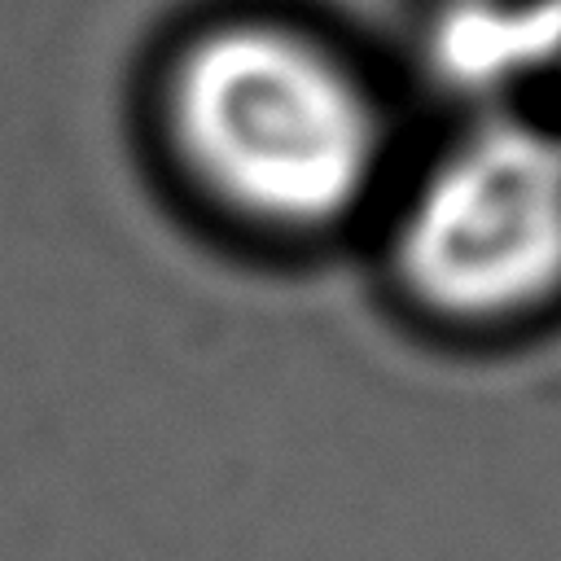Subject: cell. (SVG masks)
Listing matches in <instances>:
<instances>
[{"label": "cell", "instance_id": "277c9868", "mask_svg": "<svg viewBox=\"0 0 561 561\" xmlns=\"http://www.w3.org/2000/svg\"><path fill=\"white\" fill-rule=\"evenodd\" d=\"M557 123H561V114H557Z\"/></svg>", "mask_w": 561, "mask_h": 561}, {"label": "cell", "instance_id": "6da1fadb", "mask_svg": "<svg viewBox=\"0 0 561 561\" xmlns=\"http://www.w3.org/2000/svg\"><path fill=\"white\" fill-rule=\"evenodd\" d=\"M153 123L171 171L228 228L311 245L390 188V114L373 75L280 13H224L167 57Z\"/></svg>", "mask_w": 561, "mask_h": 561}, {"label": "cell", "instance_id": "7a4b0ae2", "mask_svg": "<svg viewBox=\"0 0 561 561\" xmlns=\"http://www.w3.org/2000/svg\"><path fill=\"white\" fill-rule=\"evenodd\" d=\"M386 259L434 329L495 337L561 311V123L478 114L394 184Z\"/></svg>", "mask_w": 561, "mask_h": 561}, {"label": "cell", "instance_id": "3957f363", "mask_svg": "<svg viewBox=\"0 0 561 561\" xmlns=\"http://www.w3.org/2000/svg\"><path fill=\"white\" fill-rule=\"evenodd\" d=\"M425 61L460 118L539 114L561 101V0H447L425 31Z\"/></svg>", "mask_w": 561, "mask_h": 561}]
</instances>
